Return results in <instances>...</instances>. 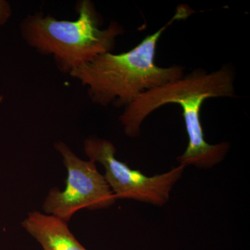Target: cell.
<instances>
[{
  "label": "cell",
  "instance_id": "obj_3",
  "mask_svg": "<svg viewBox=\"0 0 250 250\" xmlns=\"http://www.w3.org/2000/svg\"><path fill=\"white\" fill-rule=\"evenodd\" d=\"M76 9L75 21L39 12L28 15L21 24L26 43L39 54L52 56L59 71L68 75L97 56L112 52L116 39L125 32L116 21L102 29L103 18L90 0L79 1Z\"/></svg>",
  "mask_w": 250,
  "mask_h": 250
},
{
  "label": "cell",
  "instance_id": "obj_4",
  "mask_svg": "<svg viewBox=\"0 0 250 250\" xmlns=\"http://www.w3.org/2000/svg\"><path fill=\"white\" fill-rule=\"evenodd\" d=\"M54 149L62 156L67 177L63 190L58 188L49 190L42 205L47 214L67 223L81 209H104L114 205L116 195L94 161L80 159L62 141L55 143Z\"/></svg>",
  "mask_w": 250,
  "mask_h": 250
},
{
  "label": "cell",
  "instance_id": "obj_1",
  "mask_svg": "<svg viewBox=\"0 0 250 250\" xmlns=\"http://www.w3.org/2000/svg\"><path fill=\"white\" fill-rule=\"evenodd\" d=\"M234 81V72L229 66L210 72L195 69L179 80L141 94L124 108L120 123L128 137H138L141 125L151 113L169 104L179 105L188 137L185 152L177 158L179 165L210 168L225 159L230 144L211 145L206 141L200 111L208 99L233 98L236 95Z\"/></svg>",
  "mask_w": 250,
  "mask_h": 250
},
{
  "label": "cell",
  "instance_id": "obj_6",
  "mask_svg": "<svg viewBox=\"0 0 250 250\" xmlns=\"http://www.w3.org/2000/svg\"><path fill=\"white\" fill-rule=\"evenodd\" d=\"M22 226L43 250H87L72 234L67 223L54 215L31 212Z\"/></svg>",
  "mask_w": 250,
  "mask_h": 250
},
{
  "label": "cell",
  "instance_id": "obj_7",
  "mask_svg": "<svg viewBox=\"0 0 250 250\" xmlns=\"http://www.w3.org/2000/svg\"><path fill=\"white\" fill-rule=\"evenodd\" d=\"M12 15V9L9 1L0 0V27L9 21Z\"/></svg>",
  "mask_w": 250,
  "mask_h": 250
},
{
  "label": "cell",
  "instance_id": "obj_2",
  "mask_svg": "<svg viewBox=\"0 0 250 250\" xmlns=\"http://www.w3.org/2000/svg\"><path fill=\"white\" fill-rule=\"evenodd\" d=\"M192 12L186 5H180L168 22L132 49L123 53L100 54L69 75L86 88L95 104L126 107L141 94L184 77L181 65H156V50L167 28L175 21L187 19Z\"/></svg>",
  "mask_w": 250,
  "mask_h": 250
},
{
  "label": "cell",
  "instance_id": "obj_5",
  "mask_svg": "<svg viewBox=\"0 0 250 250\" xmlns=\"http://www.w3.org/2000/svg\"><path fill=\"white\" fill-rule=\"evenodd\" d=\"M85 154L89 160L100 163L105 169L104 177L118 199H129L156 206L165 205L170 192L183 174L179 165L166 173L146 175L130 168L116 158V148L108 140L90 136L83 143Z\"/></svg>",
  "mask_w": 250,
  "mask_h": 250
}]
</instances>
